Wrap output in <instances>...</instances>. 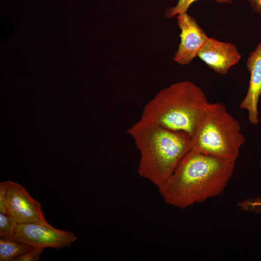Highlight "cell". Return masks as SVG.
<instances>
[{
  "mask_svg": "<svg viewBox=\"0 0 261 261\" xmlns=\"http://www.w3.org/2000/svg\"><path fill=\"white\" fill-rule=\"evenodd\" d=\"M235 161L190 149L158 188L168 204L181 209L221 194L231 178Z\"/></svg>",
  "mask_w": 261,
  "mask_h": 261,
  "instance_id": "obj_1",
  "label": "cell"
},
{
  "mask_svg": "<svg viewBox=\"0 0 261 261\" xmlns=\"http://www.w3.org/2000/svg\"><path fill=\"white\" fill-rule=\"evenodd\" d=\"M140 152L138 173L159 188L191 148V137L140 118L127 130Z\"/></svg>",
  "mask_w": 261,
  "mask_h": 261,
  "instance_id": "obj_2",
  "label": "cell"
},
{
  "mask_svg": "<svg viewBox=\"0 0 261 261\" xmlns=\"http://www.w3.org/2000/svg\"><path fill=\"white\" fill-rule=\"evenodd\" d=\"M211 103L200 87L182 81L160 90L144 106L141 118L192 137Z\"/></svg>",
  "mask_w": 261,
  "mask_h": 261,
  "instance_id": "obj_3",
  "label": "cell"
},
{
  "mask_svg": "<svg viewBox=\"0 0 261 261\" xmlns=\"http://www.w3.org/2000/svg\"><path fill=\"white\" fill-rule=\"evenodd\" d=\"M245 141L240 123L225 105L212 103L191 137V149L236 161Z\"/></svg>",
  "mask_w": 261,
  "mask_h": 261,
  "instance_id": "obj_4",
  "label": "cell"
},
{
  "mask_svg": "<svg viewBox=\"0 0 261 261\" xmlns=\"http://www.w3.org/2000/svg\"><path fill=\"white\" fill-rule=\"evenodd\" d=\"M7 215L17 223H37L50 225L42 209V204L20 184L8 180L2 182Z\"/></svg>",
  "mask_w": 261,
  "mask_h": 261,
  "instance_id": "obj_5",
  "label": "cell"
},
{
  "mask_svg": "<svg viewBox=\"0 0 261 261\" xmlns=\"http://www.w3.org/2000/svg\"><path fill=\"white\" fill-rule=\"evenodd\" d=\"M13 238L33 247L61 249L77 240L72 232L37 223H17Z\"/></svg>",
  "mask_w": 261,
  "mask_h": 261,
  "instance_id": "obj_6",
  "label": "cell"
},
{
  "mask_svg": "<svg viewBox=\"0 0 261 261\" xmlns=\"http://www.w3.org/2000/svg\"><path fill=\"white\" fill-rule=\"evenodd\" d=\"M181 30L180 43L173 60L179 64H189L196 57L209 37L196 20L187 13L177 16Z\"/></svg>",
  "mask_w": 261,
  "mask_h": 261,
  "instance_id": "obj_7",
  "label": "cell"
},
{
  "mask_svg": "<svg viewBox=\"0 0 261 261\" xmlns=\"http://www.w3.org/2000/svg\"><path fill=\"white\" fill-rule=\"evenodd\" d=\"M197 57L216 72L225 74L239 62L241 55L234 44L209 38Z\"/></svg>",
  "mask_w": 261,
  "mask_h": 261,
  "instance_id": "obj_8",
  "label": "cell"
},
{
  "mask_svg": "<svg viewBox=\"0 0 261 261\" xmlns=\"http://www.w3.org/2000/svg\"><path fill=\"white\" fill-rule=\"evenodd\" d=\"M246 67L250 72L249 86L246 94L239 107L247 111L250 123H259L258 103L261 96V41L247 59Z\"/></svg>",
  "mask_w": 261,
  "mask_h": 261,
  "instance_id": "obj_9",
  "label": "cell"
},
{
  "mask_svg": "<svg viewBox=\"0 0 261 261\" xmlns=\"http://www.w3.org/2000/svg\"><path fill=\"white\" fill-rule=\"evenodd\" d=\"M33 247L13 238L0 236V261H13Z\"/></svg>",
  "mask_w": 261,
  "mask_h": 261,
  "instance_id": "obj_10",
  "label": "cell"
},
{
  "mask_svg": "<svg viewBox=\"0 0 261 261\" xmlns=\"http://www.w3.org/2000/svg\"><path fill=\"white\" fill-rule=\"evenodd\" d=\"M197 0H179L177 4L174 6L170 7L166 10L165 12V17L171 18L176 15L183 14L187 13V11L190 5ZM218 3H229L232 2V0H213Z\"/></svg>",
  "mask_w": 261,
  "mask_h": 261,
  "instance_id": "obj_11",
  "label": "cell"
},
{
  "mask_svg": "<svg viewBox=\"0 0 261 261\" xmlns=\"http://www.w3.org/2000/svg\"><path fill=\"white\" fill-rule=\"evenodd\" d=\"M17 223L8 215L0 213V236L13 238Z\"/></svg>",
  "mask_w": 261,
  "mask_h": 261,
  "instance_id": "obj_12",
  "label": "cell"
},
{
  "mask_svg": "<svg viewBox=\"0 0 261 261\" xmlns=\"http://www.w3.org/2000/svg\"><path fill=\"white\" fill-rule=\"evenodd\" d=\"M259 164L261 169V160ZM238 206L244 211L261 213V197L246 199L240 202Z\"/></svg>",
  "mask_w": 261,
  "mask_h": 261,
  "instance_id": "obj_13",
  "label": "cell"
},
{
  "mask_svg": "<svg viewBox=\"0 0 261 261\" xmlns=\"http://www.w3.org/2000/svg\"><path fill=\"white\" fill-rule=\"evenodd\" d=\"M44 247L36 246L25 254L14 259L13 261H38Z\"/></svg>",
  "mask_w": 261,
  "mask_h": 261,
  "instance_id": "obj_14",
  "label": "cell"
},
{
  "mask_svg": "<svg viewBox=\"0 0 261 261\" xmlns=\"http://www.w3.org/2000/svg\"><path fill=\"white\" fill-rule=\"evenodd\" d=\"M0 213L7 214L4 202V186L2 182L0 183Z\"/></svg>",
  "mask_w": 261,
  "mask_h": 261,
  "instance_id": "obj_15",
  "label": "cell"
},
{
  "mask_svg": "<svg viewBox=\"0 0 261 261\" xmlns=\"http://www.w3.org/2000/svg\"><path fill=\"white\" fill-rule=\"evenodd\" d=\"M253 10L258 13H261V0H249Z\"/></svg>",
  "mask_w": 261,
  "mask_h": 261,
  "instance_id": "obj_16",
  "label": "cell"
}]
</instances>
